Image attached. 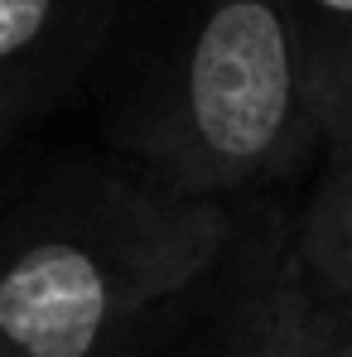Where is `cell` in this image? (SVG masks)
I'll use <instances>...</instances> for the list:
<instances>
[{
  "label": "cell",
  "mask_w": 352,
  "mask_h": 357,
  "mask_svg": "<svg viewBox=\"0 0 352 357\" xmlns=\"http://www.w3.org/2000/svg\"><path fill=\"white\" fill-rule=\"evenodd\" d=\"M116 49L107 130L121 169L251 203L319 165L328 126L280 0H125L102 54Z\"/></svg>",
  "instance_id": "6da1fadb"
},
{
  "label": "cell",
  "mask_w": 352,
  "mask_h": 357,
  "mask_svg": "<svg viewBox=\"0 0 352 357\" xmlns=\"http://www.w3.org/2000/svg\"><path fill=\"white\" fill-rule=\"evenodd\" d=\"M241 203L82 160L0 227V357L160 353L232 251Z\"/></svg>",
  "instance_id": "7a4b0ae2"
},
{
  "label": "cell",
  "mask_w": 352,
  "mask_h": 357,
  "mask_svg": "<svg viewBox=\"0 0 352 357\" xmlns=\"http://www.w3.org/2000/svg\"><path fill=\"white\" fill-rule=\"evenodd\" d=\"M343 328V314L319 304L304 285L290 241V218L261 198L241 203L232 251L222 256L213 285L193 304L169 357H319Z\"/></svg>",
  "instance_id": "3957f363"
},
{
  "label": "cell",
  "mask_w": 352,
  "mask_h": 357,
  "mask_svg": "<svg viewBox=\"0 0 352 357\" xmlns=\"http://www.w3.org/2000/svg\"><path fill=\"white\" fill-rule=\"evenodd\" d=\"M121 10L125 0H0V155L24 126L92 82Z\"/></svg>",
  "instance_id": "277c9868"
},
{
  "label": "cell",
  "mask_w": 352,
  "mask_h": 357,
  "mask_svg": "<svg viewBox=\"0 0 352 357\" xmlns=\"http://www.w3.org/2000/svg\"><path fill=\"white\" fill-rule=\"evenodd\" d=\"M290 241L314 299L352 319V121L328 130L290 218Z\"/></svg>",
  "instance_id": "5b68a950"
},
{
  "label": "cell",
  "mask_w": 352,
  "mask_h": 357,
  "mask_svg": "<svg viewBox=\"0 0 352 357\" xmlns=\"http://www.w3.org/2000/svg\"><path fill=\"white\" fill-rule=\"evenodd\" d=\"M323 126L352 116V0H280Z\"/></svg>",
  "instance_id": "8992f818"
},
{
  "label": "cell",
  "mask_w": 352,
  "mask_h": 357,
  "mask_svg": "<svg viewBox=\"0 0 352 357\" xmlns=\"http://www.w3.org/2000/svg\"><path fill=\"white\" fill-rule=\"evenodd\" d=\"M319 357H352V319L338 328V333H333V343H328Z\"/></svg>",
  "instance_id": "52a82bcc"
},
{
  "label": "cell",
  "mask_w": 352,
  "mask_h": 357,
  "mask_svg": "<svg viewBox=\"0 0 352 357\" xmlns=\"http://www.w3.org/2000/svg\"><path fill=\"white\" fill-rule=\"evenodd\" d=\"M343 324H348V319H343ZM328 343H333V338H328ZM328 343H323V348H328ZM323 348H319V353H323Z\"/></svg>",
  "instance_id": "ba28073f"
},
{
  "label": "cell",
  "mask_w": 352,
  "mask_h": 357,
  "mask_svg": "<svg viewBox=\"0 0 352 357\" xmlns=\"http://www.w3.org/2000/svg\"><path fill=\"white\" fill-rule=\"evenodd\" d=\"M348 121H352V116H348Z\"/></svg>",
  "instance_id": "9c48e42d"
}]
</instances>
